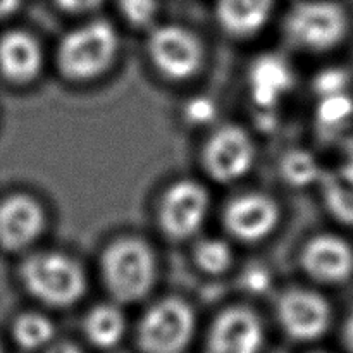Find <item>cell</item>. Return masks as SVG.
<instances>
[{
    "instance_id": "obj_1",
    "label": "cell",
    "mask_w": 353,
    "mask_h": 353,
    "mask_svg": "<svg viewBox=\"0 0 353 353\" xmlns=\"http://www.w3.org/2000/svg\"><path fill=\"white\" fill-rule=\"evenodd\" d=\"M117 50V34L109 23L85 24L62 40L59 64L71 79H92L102 74Z\"/></svg>"
},
{
    "instance_id": "obj_2",
    "label": "cell",
    "mask_w": 353,
    "mask_h": 353,
    "mask_svg": "<svg viewBox=\"0 0 353 353\" xmlns=\"http://www.w3.org/2000/svg\"><path fill=\"white\" fill-rule=\"evenodd\" d=\"M103 276L110 293L121 302L143 299L154 283V255L147 245L133 238L117 241L105 252Z\"/></svg>"
},
{
    "instance_id": "obj_3",
    "label": "cell",
    "mask_w": 353,
    "mask_h": 353,
    "mask_svg": "<svg viewBox=\"0 0 353 353\" xmlns=\"http://www.w3.org/2000/svg\"><path fill=\"white\" fill-rule=\"evenodd\" d=\"M23 279L31 295L48 305H72L85 293L81 268L61 254H38L28 259Z\"/></svg>"
},
{
    "instance_id": "obj_4",
    "label": "cell",
    "mask_w": 353,
    "mask_h": 353,
    "mask_svg": "<svg viewBox=\"0 0 353 353\" xmlns=\"http://www.w3.org/2000/svg\"><path fill=\"white\" fill-rule=\"evenodd\" d=\"M195 327L192 309L181 300H164L141 319L138 345L145 353H181Z\"/></svg>"
},
{
    "instance_id": "obj_5",
    "label": "cell",
    "mask_w": 353,
    "mask_h": 353,
    "mask_svg": "<svg viewBox=\"0 0 353 353\" xmlns=\"http://www.w3.org/2000/svg\"><path fill=\"white\" fill-rule=\"evenodd\" d=\"M286 31L292 41L309 50H327L347 33V16L338 3L326 0L302 2L290 12Z\"/></svg>"
},
{
    "instance_id": "obj_6",
    "label": "cell",
    "mask_w": 353,
    "mask_h": 353,
    "mask_svg": "<svg viewBox=\"0 0 353 353\" xmlns=\"http://www.w3.org/2000/svg\"><path fill=\"white\" fill-rule=\"evenodd\" d=\"M150 55L159 71L171 79L190 78L203 61L200 41L179 26L159 28L150 38Z\"/></svg>"
},
{
    "instance_id": "obj_7",
    "label": "cell",
    "mask_w": 353,
    "mask_h": 353,
    "mask_svg": "<svg viewBox=\"0 0 353 353\" xmlns=\"http://www.w3.org/2000/svg\"><path fill=\"white\" fill-rule=\"evenodd\" d=\"M278 316L286 333L300 341L317 340L331 323V309L326 300L305 290L285 293L278 303Z\"/></svg>"
},
{
    "instance_id": "obj_8",
    "label": "cell",
    "mask_w": 353,
    "mask_h": 353,
    "mask_svg": "<svg viewBox=\"0 0 353 353\" xmlns=\"http://www.w3.org/2000/svg\"><path fill=\"white\" fill-rule=\"evenodd\" d=\"M254 145L248 134L236 126L221 128L205 148V168L214 179L236 181L254 162Z\"/></svg>"
},
{
    "instance_id": "obj_9",
    "label": "cell",
    "mask_w": 353,
    "mask_h": 353,
    "mask_svg": "<svg viewBox=\"0 0 353 353\" xmlns=\"http://www.w3.org/2000/svg\"><path fill=\"white\" fill-rule=\"evenodd\" d=\"M207 210L209 196L202 186L193 181L176 183L162 202V228L172 238H188L200 230Z\"/></svg>"
},
{
    "instance_id": "obj_10",
    "label": "cell",
    "mask_w": 353,
    "mask_h": 353,
    "mask_svg": "<svg viewBox=\"0 0 353 353\" xmlns=\"http://www.w3.org/2000/svg\"><path fill=\"white\" fill-rule=\"evenodd\" d=\"M264 331L259 317L247 309H230L217 317L205 353H259Z\"/></svg>"
},
{
    "instance_id": "obj_11",
    "label": "cell",
    "mask_w": 353,
    "mask_h": 353,
    "mask_svg": "<svg viewBox=\"0 0 353 353\" xmlns=\"http://www.w3.org/2000/svg\"><path fill=\"white\" fill-rule=\"evenodd\" d=\"M278 224V205L261 193L238 196L226 209V226L236 238L257 241L268 236Z\"/></svg>"
},
{
    "instance_id": "obj_12",
    "label": "cell",
    "mask_w": 353,
    "mask_h": 353,
    "mask_svg": "<svg viewBox=\"0 0 353 353\" xmlns=\"http://www.w3.org/2000/svg\"><path fill=\"white\" fill-rule=\"evenodd\" d=\"M41 230L43 210L30 196H10L0 205V243L9 250L33 243Z\"/></svg>"
},
{
    "instance_id": "obj_13",
    "label": "cell",
    "mask_w": 353,
    "mask_h": 353,
    "mask_svg": "<svg viewBox=\"0 0 353 353\" xmlns=\"http://www.w3.org/2000/svg\"><path fill=\"white\" fill-rule=\"evenodd\" d=\"M303 268L319 281H345L353 272V250L336 236L314 238L303 252Z\"/></svg>"
},
{
    "instance_id": "obj_14",
    "label": "cell",
    "mask_w": 353,
    "mask_h": 353,
    "mask_svg": "<svg viewBox=\"0 0 353 353\" xmlns=\"http://www.w3.org/2000/svg\"><path fill=\"white\" fill-rule=\"evenodd\" d=\"M250 93L261 110L274 109L293 85L292 68L278 55H262L248 72Z\"/></svg>"
},
{
    "instance_id": "obj_15",
    "label": "cell",
    "mask_w": 353,
    "mask_h": 353,
    "mask_svg": "<svg viewBox=\"0 0 353 353\" xmlns=\"http://www.w3.org/2000/svg\"><path fill=\"white\" fill-rule=\"evenodd\" d=\"M40 65L41 50L33 37L12 31L0 40V71L10 81H31L40 71Z\"/></svg>"
},
{
    "instance_id": "obj_16",
    "label": "cell",
    "mask_w": 353,
    "mask_h": 353,
    "mask_svg": "<svg viewBox=\"0 0 353 353\" xmlns=\"http://www.w3.org/2000/svg\"><path fill=\"white\" fill-rule=\"evenodd\" d=\"M274 0H219V21L224 30L238 37L255 33L268 23Z\"/></svg>"
},
{
    "instance_id": "obj_17",
    "label": "cell",
    "mask_w": 353,
    "mask_h": 353,
    "mask_svg": "<svg viewBox=\"0 0 353 353\" xmlns=\"http://www.w3.org/2000/svg\"><path fill=\"white\" fill-rule=\"evenodd\" d=\"M124 317L116 307L102 305L93 309L86 316V338L99 348H112L121 341L124 334Z\"/></svg>"
},
{
    "instance_id": "obj_18",
    "label": "cell",
    "mask_w": 353,
    "mask_h": 353,
    "mask_svg": "<svg viewBox=\"0 0 353 353\" xmlns=\"http://www.w3.org/2000/svg\"><path fill=\"white\" fill-rule=\"evenodd\" d=\"M54 336V324L40 314H24L14 324V338L26 350L43 347Z\"/></svg>"
},
{
    "instance_id": "obj_19",
    "label": "cell",
    "mask_w": 353,
    "mask_h": 353,
    "mask_svg": "<svg viewBox=\"0 0 353 353\" xmlns=\"http://www.w3.org/2000/svg\"><path fill=\"white\" fill-rule=\"evenodd\" d=\"M324 195L334 217L353 226V181L347 176L326 179Z\"/></svg>"
},
{
    "instance_id": "obj_20",
    "label": "cell",
    "mask_w": 353,
    "mask_h": 353,
    "mask_svg": "<svg viewBox=\"0 0 353 353\" xmlns=\"http://www.w3.org/2000/svg\"><path fill=\"white\" fill-rule=\"evenodd\" d=\"M281 172L292 185L303 186L312 183L319 176L317 161L312 154L305 150H293L286 154L281 162Z\"/></svg>"
},
{
    "instance_id": "obj_21",
    "label": "cell",
    "mask_w": 353,
    "mask_h": 353,
    "mask_svg": "<svg viewBox=\"0 0 353 353\" xmlns=\"http://www.w3.org/2000/svg\"><path fill=\"white\" fill-rule=\"evenodd\" d=\"M195 259L200 268L210 274L224 272L231 265V248L221 240H205L196 247Z\"/></svg>"
},
{
    "instance_id": "obj_22",
    "label": "cell",
    "mask_w": 353,
    "mask_h": 353,
    "mask_svg": "<svg viewBox=\"0 0 353 353\" xmlns=\"http://www.w3.org/2000/svg\"><path fill=\"white\" fill-rule=\"evenodd\" d=\"M353 110V102L345 93L323 97L319 105V121L323 124H336L348 117Z\"/></svg>"
},
{
    "instance_id": "obj_23",
    "label": "cell",
    "mask_w": 353,
    "mask_h": 353,
    "mask_svg": "<svg viewBox=\"0 0 353 353\" xmlns=\"http://www.w3.org/2000/svg\"><path fill=\"white\" fill-rule=\"evenodd\" d=\"M157 2L155 0H121V10L130 23L141 26L152 21Z\"/></svg>"
},
{
    "instance_id": "obj_24",
    "label": "cell",
    "mask_w": 353,
    "mask_h": 353,
    "mask_svg": "<svg viewBox=\"0 0 353 353\" xmlns=\"http://www.w3.org/2000/svg\"><path fill=\"white\" fill-rule=\"evenodd\" d=\"M347 81V72L341 71V69H330V71H324L323 74H319V78L316 79V92L321 97L338 95V93H343Z\"/></svg>"
},
{
    "instance_id": "obj_25",
    "label": "cell",
    "mask_w": 353,
    "mask_h": 353,
    "mask_svg": "<svg viewBox=\"0 0 353 353\" xmlns=\"http://www.w3.org/2000/svg\"><path fill=\"white\" fill-rule=\"evenodd\" d=\"M216 105L207 97H196V99L190 100L185 109L186 117L193 124H209L216 117Z\"/></svg>"
},
{
    "instance_id": "obj_26",
    "label": "cell",
    "mask_w": 353,
    "mask_h": 353,
    "mask_svg": "<svg viewBox=\"0 0 353 353\" xmlns=\"http://www.w3.org/2000/svg\"><path fill=\"white\" fill-rule=\"evenodd\" d=\"M243 285L248 292L252 293H264L268 292L269 283H271V276L261 265H254V268L247 269L243 274Z\"/></svg>"
},
{
    "instance_id": "obj_27",
    "label": "cell",
    "mask_w": 353,
    "mask_h": 353,
    "mask_svg": "<svg viewBox=\"0 0 353 353\" xmlns=\"http://www.w3.org/2000/svg\"><path fill=\"white\" fill-rule=\"evenodd\" d=\"M55 2L68 12H86V10L95 9L100 0H55Z\"/></svg>"
},
{
    "instance_id": "obj_28",
    "label": "cell",
    "mask_w": 353,
    "mask_h": 353,
    "mask_svg": "<svg viewBox=\"0 0 353 353\" xmlns=\"http://www.w3.org/2000/svg\"><path fill=\"white\" fill-rule=\"evenodd\" d=\"M343 343L345 347L348 348L353 353V314L348 319V323L345 324V330H343Z\"/></svg>"
},
{
    "instance_id": "obj_29",
    "label": "cell",
    "mask_w": 353,
    "mask_h": 353,
    "mask_svg": "<svg viewBox=\"0 0 353 353\" xmlns=\"http://www.w3.org/2000/svg\"><path fill=\"white\" fill-rule=\"evenodd\" d=\"M21 3V0H0V17L7 16L12 10L17 9V6Z\"/></svg>"
},
{
    "instance_id": "obj_30",
    "label": "cell",
    "mask_w": 353,
    "mask_h": 353,
    "mask_svg": "<svg viewBox=\"0 0 353 353\" xmlns=\"http://www.w3.org/2000/svg\"><path fill=\"white\" fill-rule=\"evenodd\" d=\"M50 353H83V352L72 343H59L52 348Z\"/></svg>"
},
{
    "instance_id": "obj_31",
    "label": "cell",
    "mask_w": 353,
    "mask_h": 353,
    "mask_svg": "<svg viewBox=\"0 0 353 353\" xmlns=\"http://www.w3.org/2000/svg\"><path fill=\"white\" fill-rule=\"evenodd\" d=\"M0 353H2V350H0Z\"/></svg>"
}]
</instances>
